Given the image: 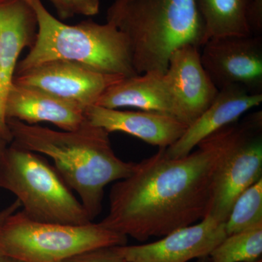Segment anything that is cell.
<instances>
[{
    "label": "cell",
    "mask_w": 262,
    "mask_h": 262,
    "mask_svg": "<svg viewBox=\"0 0 262 262\" xmlns=\"http://www.w3.org/2000/svg\"><path fill=\"white\" fill-rule=\"evenodd\" d=\"M127 241L126 236L100 222L75 225L37 222L20 210L10 215L0 236L5 256L25 262H63L87 250L124 246Z\"/></svg>",
    "instance_id": "6"
},
{
    "label": "cell",
    "mask_w": 262,
    "mask_h": 262,
    "mask_svg": "<svg viewBox=\"0 0 262 262\" xmlns=\"http://www.w3.org/2000/svg\"><path fill=\"white\" fill-rule=\"evenodd\" d=\"M248 3V0H196L204 24V43L212 38L251 36L246 22Z\"/></svg>",
    "instance_id": "17"
},
{
    "label": "cell",
    "mask_w": 262,
    "mask_h": 262,
    "mask_svg": "<svg viewBox=\"0 0 262 262\" xmlns=\"http://www.w3.org/2000/svg\"><path fill=\"white\" fill-rule=\"evenodd\" d=\"M246 22L251 36L262 37V0H248Z\"/></svg>",
    "instance_id": "21"
},
{
    "label": "cell",
    "mask_w": 262,
    "mask_h": 262,
    "mask_svg": "<svg viewBox=\"0 0 262 262\" xmlns=\"http://www.w3.org/2000/svg\"><path fill=\"white\" fill-rule=\"evenodd\" d=\"M37 19L26 0H0V132L11 139L5 103L13 83L19 57L37 37Z\"/></svg>",
    "instance_id": "12"
},
{
    "label": "cell",
    "mask_w": 262,
    "mask_h": 262,
    "mask_svg": "<svg viewBox=\"0 0 262 262\" xmlns=\"http://www.w3.org/2000/svg\"><path fill=\"white\" fill-rule=\"evenodd\" d=\"M96 105L110 108H135L165 114L181 120L164 80V74L159 72H149L125 77L111 86Z\"/></svg>",
    "instance_id": "16"
},
{
    "label": "cell",
    "mask_w": 262,
    "mask_h": 262,
    "mask_svg": "<svg viewBox=\"0 0 262 262\" xmlns=\"http://www.w3.org/2000/svg\"><path fill=\"white\" fill-rule=\"evenodd\" d=\"M196 262H210L209 257L208 256H203V257L198 258Z\"/></svg>",
    "instance_id": "27"
},
{
    "label": "cell",
    "mask_w": 262,
    "mask_h": 262,
    "mask_svg": "<svg viewBox=\"0 0 262 262\" xmlns=\"http://www.w3.org/2000/svg\"><path fill=\"white\" fill-rule=\"evenodd\" d=\"M11 140L9 138L6 137L0 132V178H1L2 170H3V163H4L5 154H6L7 149Z\"/></svg>",
    "instance_id": "25"
},
{
    "label": "cell",
    "mask_w": 262,
    "mask_h": 262,
    "mask_svg": "<svg viewBox=\"0 0 262 262\" xmlns=\"http://www.w3.org/2000/svg\"><path fill=\"white\" fill-rule=\"evenodd\" d=\"M225 227L227 236L262 227V178L237 198Z\"/></svg>",
    "instance_id": "19"
},
{
    "label": "cell",
    "mask_w": 262,
    "mask_h": 262,
    "mask_svg": "<svg viewBox=\"0 0 262 262\" xmlns=\"http://www.w3.org/2000/svg\"><path fill=\"white\" fill-rule=\"evenodd\" d=\"M226 237L225 223L206 216L155 242L121 246V251L127 262H187L209 256Z\"/></svg>",
    "instance_id": "11"
},
{
    "label": "cell",
    "mask_w": 262,
    "mask_h": 262,
    "mask_svg": "<svg viewBox=\"0 0 262 262\" xmlns=\"http://www.w3.org/2000/svg\"><path fill=\"white\" fill-rule=\"evenodd\" d=\"M262 227L227 235L210 253V262L261 261Z\"/></svg>",
    "instance_id": "18"
},
{
    "label": "cell",
    "mask_w": 262,
    "mask_h": 262,
    "mask_svg": "<svg viewBox=\"0 0 262 262\" xmlns=\"http://www.w3.org/2000/svg\"><path fill=\"white\" fill-rule=\"evenodd\" d=\"M26 1L37 16V37L25 58L18 61L15 75L54 60L77 62L108 75H138L128 40L113 24L88 19L70 25L53 16L41 0Z\"/></svg>",
    "instance_id": "4"
},
{
    "label": "cell",
    "mask_w": 262,
    "mask_h": 262,
    "mask_svg": "<svg viewBox=\"0 0 262 262\" xmlns=\"http://www.w3.org/2000/svg\"><path fill=\"white\" fill-rule=\"evenodd\" d=\"M75 14L94 16L99 12V0H69Z\"/></svg>",
    "instance_id": "22"
},
{
    "label": "cell",
    "mask_w": 262,
    "mask_h": 262,
    "mask_svg": "<svg viewBox=\"0 0 262 262\" xmlns=\"http://www.w3.org/2000/svg\"><path fill=\"white\" fill-rule=\"evenodd\" d=\"M20 209V205L19 202L15 199L13 203H10L9 206L5 207L3 209L0 210V236H1L2 229L4 226L5 222L9 218L10 215L18 211ZM5 256L2 250L1 244H0V262L4 259Z\"/></svg>",
    "instance_id": "23"
},
{
    "label": "cell",
    "mask_w": 262,
    "mask_h": 262,
    "mask_svg": "<svg viewBox=\"0 0 262 262\" xmlns=\"http://www.w3.org/2000/svg\"><path fill=\"white\" fill-rule=\"evenodd\" d=\"M106 22L127 37L138 75L165 74L175 50L204 44V24L196 0H114Z\"/></svg>",
    "instance_id": "3"
},
{
    "label": "cell",
    "mask_w": 262,
    "mask_h": 262,
    "mask_svg": "<svg viewBox=\"0 0 262 262\" xmlns=\"http://www.w3.org/2000/svg\"><path fill=\"white\" fill-rule=\"evenodd\" d=\"M125 77L108 75L77 62H45L14 76L13 82L37 88L86 110Z\"/></svg>",
    "instance_id": "9"
},
{
    "label": "cell",
    "mask_w": 262,
    "mask_h": 262,
    "mask_svg": "<svg viewBox=\"0 0 262 262\" xmlns=\"http://www.w3.org/2000/svg\"><path fill=\"white\" fill-rule=\"evenodd\" d=\"M2 262H25L20 261V260L16 259V258L8 257V256H5L4 259Z\"/></svg>",
    "instance_id": "26"
},
{
    "label": "cell",
    "mask_w": 262,
    "mask_h": 262,
    "mask_svg": "<svg viewBox=\"0 0 262 262\" xmlns=\"http://www.w3.org/2000/svg\"><path fill=\"white\" fill-rule=\"evenodd\" d=\"M201 48L202 64L219 91L239 85L262 94V37L212 38Z\"/></svg>",
    "instance_id": "8"
},
{
    "label": "cell",
    "mask_w": 262,
    "mask_h": 262,
    "mask_svg": "<svg viewBox=\"0 0 262 262\" xmlns=\"http://www.w3.org/2000/svg\"><path fill=\"white\" fill-rule=\"evenodd\" d=\"M84 108L37 88L13 82L5 103L6 120L28 125L49 122L62 130H74L85 121Z\"/></svg>",
    "instance_id": "15"
},
{
    "label": "cell",
    "mask_w": 262,
    "mask_h": 262,
    "mask_svg": "<svg viewBox=\"0 0 262 262\" xmlns=\"http://www.w3.org/2000/svg\"><path fill=\"white\" fill-rule=\"evenodd\" d=\"M12 143L51 158L53 166L75 192L90 219L102 211L106 186L128 177L136 163L120 159L110 134L85 120L74 130H57L7 120Z\"/></svg>",
    "instance_id": "2"
},
{
    "label": "cell",
    "mask_w": 262,
    "mask_h": 262,
    "mask_svg": "<svg viewBox=\"0 0 262 262\" xmlns=\"http://www.w3.org/2000/svg\"><path fill=\"white\" fill-rule=\"evenodd\" d=\"M164 80L181 120L188 126L211 105L220 91L202 64L201 48L194 45H184L173 52Z\"/></svg>",
    "instance_id": "10"
},
{
    "label": "cell",
    "mask_w": 262,
    "mask_h": 262,
    "mask_svg": "<svg viewBox=\"0 0 262 262\" xmlns=\"http://www.w3.org/2000/svg\"><path fill=\"white\" fill-rule=\"evenodd\" d=\"M49 1L56 8L58 16L63 20L72 18L75 15L69 0H49Z\"/></svg>",
    "instance_id": "24"
},
{
    "label": "cell",
    "mask_w": 262,
    "mask_h": 262,
    "mask_svg": "<svg viewBox=\"0 0 262 262\" xmlns=\"http://www.w3.org/2000/svg\"><path fill=\"white\" fill-rule=\"evenodd\" d=\"M85 119L94 126L112 132H122L141 141L168 148L185 132L188 125L170 115L138 110L129 111L93 105L86 108Z\"/></svg>",
    "instance_id": "13"
},
{
    "label": "cell",
    "mask_w": 262,
    "mask_h": 262,
    "mask_svg": "<svg viewBox=\"0 0 262 262\" xmlns=\"http://www.w3.org/2000/svg\"><path fill=\"white\" fill-rule=\"evenodd\" d=\"M261 102L262 94H250L241 86L229 85L220 90L211 105L187 127L178 140L165 148V153L170 158L189 155L202 141L237 122L239 117Z\"/></svg>",
    "instance_id": "14"
},
{
    "label": "cell",
    "mask_w": 262,
    "mask_h": 262,
    "mask_svg": "<svg viewBox=\"0 0 262 262\" xmlns=\"http://www.w3.org/2000/svg\"><path fill=\"white\" fill-rule=\"evenodd\" d=\"M63 262H127L121 246H103L77 253Z\"/></svg>",
    "instance_id": "20"
},
{
    "label": "cell",
    "mask_w": 262,
    "mask_h": 262,
    "mask_svg": "<svg viewBox=\"0 0 262 262\" xmlns=\"http://www.w3.org/2000/svg\"><path fill=\"white\" fill-rule=\"evenodd\" d=\"M238 130V122L227 125L182 158H170L165 148H159L136 163L128 177L114 184L107 215L100 223L144 242L203 220Z\"/></svg>",
    "instance_id": "1"
},
{
    "label": "cell",
    "mask_w": 262,
    "mask_h": 262,
    "mask_svg": "<svg viewBox=\"0 0 262 262\" xmlns=\"http://www.w3.org/2000/svg\"><path fill=\"white\" fill-rule=\"evenodd\" d=\"M261 178L262 112L258 111L239 122L237 137L215 179L206 216L225 223L237 198Z\"/></svg>",
    "instance_id": "7"
},
{
    "label": "cell",
    "mask_w": 262,
    "mask_h": 262,
    "mask_svg": "<svg viewBox=\"0 0 262 262\" xmlns=\"http://www.w3.org/2000/svg\"><path fill=\"white\" fill-rule=\"evenodd\" d=\"M0 188L14 194L20 211L48 223H91L75 192L42 155L10 143L5 154Z\"/></svg>",
    "instance_id": "5"
}]
</instances>
